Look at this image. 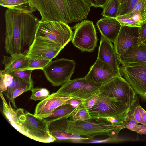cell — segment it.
<instances>
[{
  "instance_id": "25",
  "label": "cell",
  "mask_w": 146,
  "mask_h": 146,
  "mask_svg": "<svg viewBox=\"0 0 146 146\" xmlns=\"http://www.w3.org/2000/svg\"><path fill=\"white\" fill-rule=\"evenodd\" d=\"M138 96L131 110V117L138 123L146 125V111L140 105Z\"/></svg>"
},
{
  "instance_id": "32",
  "label": "cell",
  "mask_w": 146,
  "mask_h": 146,
  "mask_svg": "<svg viewBox=\"0 0 146 146\" xmlns=\"http://www.w3.org/2000/svg\"><path fill=\"white\" fill-rule=\"evenodd\" d=\"M138 0H126L120 4L117 16H121L129 13L135 6Z\"/></svg>"
},
{
  "instance_id": "19",
  "label": "cell",
  "mask_w": 146,
  "mask_h": 146,
  "mask_svg": "<svg viewBox=\"0 0 146 146\" xmlns=\"http://www.w3.org/2000/svg\"><path fill=\"white\" fill-rule=\"evenodd\" d=\"M68 118L58 119L48 123V127L50 134L56 140H62L71 139L73 134L66 133Z\"/></svg>"
},
{
  "instance_id": "8",
  "label": "cell",
  "mask_w": 146,
  "mask_h": 146,
  "mask_svg": "<svg viewBox=\"0 0 146 146\" xmlns=\"http://www.w3.org/2000/svg\"><path fill=\"white\" fill-rule=\"evenodd\" d=\"M75 66L74 60L63 58L51 60L42 70L52 86H58L70 80Z\"/></svg>"
},
{
  "instance_id": "3",
  "label": "cell",
  "mask_w": 146,
  "mask_h": 146,
  "mask_svg": "<svg viewBox=\"0 0 146 146\" xmlns=\"http://www.w3.org/2000/svg\"><path fill=\"white\" fill-rule=\"evenodd\" d=\"M1 97L3 112L11 125L19 133L37 141L50 143L56 139L50 133L48 123L41 118L19 108L15 110L10 101L7 103L3 95Z\"/></svg>"
},
{
  "instance_id": "35",
  "label": "cell",
  "mask_w": 146,
  "mask_h": 146,
  "mask_svg": "<svg viewBox=\"0 0 146 146\" xmlns=\"http://www.w3.org/2000/svg\"><path fill=\"white\" fill-rule=\"evenodd\" d=\"M144 1V0H138L137 3L133 9L129 13L126 15L132 16L138 15L141 17Z\"/></svg>"
},
{
  "instance_id": "23",
  "label": "cell",
  "mask_w": 146,
  "mask_h": 146,
  "mask_svg": "<svg viewBox=\"0 0 146 146\" xmlns=\"http://www.w3.org/2000/svg\"><path fill=\"white\" fill-rule=\"evenodd\" d=\"M0 5L8 9L33 13L28 0H0Z\"/></svg>"
},
{
  "instance_id": "39",
  "label": "cell",
  "mask_w": 146,
  "mask_h": 146,
  "mask_svg": "<svg viewBox=\"0 0 146 146\" xmlns=\"http://www.w3.org/2000/svg\"><path fill=\"white\" fill-rule=\"evenodd\" d=\"M81 100L74 98L68 100L66 102V104H70L74 108H76L81 103Z\"/></svg>"
},
{
  "instance_id": "31",
  "label": "cell",
  "mask_w": 146,
  "mask_h": 146,
  "mask_svg": "<svg viewBox=\"0 0 146 146\" xmlns=\"http://www.w3.org/2000/svg\"><path fill=\"white\" fill-rule=\"evenodd\" d=\"M31 95L30 98L35 101H42L50 95L49 91L44 88H32L31 90Z\"/></svg>"
},
{
  "instance_id": "22",
  "label": "cell",
  "mask_w": 146,
  "mask_h": 146,
  "mask_svg": "<svg viewBox=\"0 0 146 146\" xmlns=\"http://www.w3.org/2000/svg\"><path fill=\"white\" fill-rule=\"evenodd\" d=\"M86 81L85 77L70 80L62 84L56 92L62 94L71 96L79 90Z\"/></svg>"
},
{
  "instance_id": "4",
  "label": "cell",
  "mask_w": 146,
  "mask_h": 146,
  "mask_svg": "<svg viewBox=\"0 0 146 146\" xmlns=\"http://www.w3.org/2000/svg\"><path fill=\"white\" fill-rule=\"evenodd\" d=\"M132 109L120 99L100 93L96 102L89 112L90 118L93 120L123 127L130 119Z\"/></svg>"
},
{
  "instance_id": "13",
  "label": "cell",
  "mask_w": 146,
  "mask_h": 146,
  "mask_svg": "<svg viewBox=\"0 0 146 146\" xmlns=\"http://www.w3.org/2000/svg\"><path fill=\"white\" fill-rule=\"evenodd\" d=\"M72 98L73 97L70 95L57 92L53 93L37 104L34 114L39 117L48 115L59 106L66 104L67 101Z\"/></svg>"
},
{
  "instance_id": "26",
  "label": "cell",
  "mask_w": 146,
  "mask_h": 146,
  "mask_svg": "<svg viewBox=\"0 0 146 146\" xmlns=\"http://www.w3.org/2000/svg\"><path fill=\"white\" fill-rule=\"evenodd\" d=\"M116 18L121 25L140 27L142 23L140 16L138 15H125L117 16Z\"/></svg>"
},
{
  "instance_id": "34",
  "label": "cell",
  "mask_w": 146,
  "mask_h": 146,
  "mask_svg": "<svg viewBox=\"0 0 146 146\" xmlns=\"http://www.w3.org/2000/svg\"><path fill=\"white\" fill-rule=\"evenodd\" d=\"M99 93H97L88 98L81 100L80 103L86 109L89 110L95 104L98 98Z\"/></svg>"
},
{
  "instance_id": "38",
  "label": "cell",
  "mask_w": 146,
  "mask_h": 146,
  "mask_svg": "<svg viewBox=\"0 0 146 146\" xmlns=\"http://www.w3.org/2000/svg\"><path fill=\"white\" fill-rule=\"evenodd\" d=\"M136 125L134 131L140 134H146V125L141 124Z\"/></svg>"
},
{
  "instance_id": "14",
  "label": "cell",
  "mask_w": 146,
  "mask_h": 146,
  "mask_svg": "<svg viewBox=\"0 0 146 146\" xmlns=\"http://www.w3.org/2000/svg\"><path fill=\"white\" fill-rule=\"evenodd\" d=\"M115 76L110 66L97 58L85 77L86 80L101 86Z\"/></svg>"
},
{
  "instance_id": "37",
  "label": "cell",
  "mask_w": 146,
  "mask_h": 146,
  "mask_svg": "<svg viewBox=\"0 0 146 146\" xmlns=\"http://www.w3.org/2000/svg\"><path fill=\"white\" fill-rule=\"evenodd\" d=\"M95 7L103 8L108 0H86Z\"/></svg>"
},
{
  "instance_id": "24",
  "label": "cell",
  "mask_w": 146,
  "mask_h": 146,
  "mask_svg": "<svg viewBox=\"0 0 146 146\" xmlns=\"http://www.w3.org/2000/svg\"><path fill=\"white\" fill-rule=\"evenodd\" d=\"M120 5L119 0H108L103 8L102 15L105 17L116 18Z\"/></svg>"
},
{
  "instance_id": "28",
  "label": "cell",
  "mask_w": 146,
  "mask_h": 146,
  "mask_svg": "<svg viewBox=\"0 0 146 146\" xmlns=\"http://www.w3.org/2000/svg\"><path fill=\"white\" fill-rule=\"evenodd\" d=\"M28 56L30 58V60L27 69L33 70L36 69L42 70L52 60L37 56L31 55Z\"/></svg>"
},
{
  "instance_id": "30",
  "label": "cell",
  "mask_w": 146,
  "mask_h": 146,
  "mask_svg": "<svg viewBox=\"0 0 146 146\" xmlns=\"http://www.w3.org/2000/svg\"><path fill=\"white\" fill-rule=\"evenodd\" d=\"M0 78V93H3L12 83L13 76L10 74L5 73L3 70H1Z\"/></svg>"
},
{
  "instance_id": "2",
  "label": "cell",
  "mask_w": 146,
  "mask_h": 146,
  "mask_svg": "<svg viewBox=\"0 0 146 146\" xmlns=\"http://www.w3.org/2000/svg\"><path fill=\"white\" fill-rule=\"evenodd\" d=\"M41 17L40 21H61L67 24L87 18L92 6L86 0H28Z\"/></svg>"
},
{
  "instance_id": "36",
  "label": "cell",
  "mask_w": 146,
  "mask_h": 146,
  "mask_svg": "<svg viewBox=\"0 0 146 146\" xmlns=\"http://www.w3.org/2000/svg\"><path fill=\"white\" fill-rule=\"evenodd\" d=\"M146 40V20L140 27L139 36L138 41V45L143 43Z\"/></svg>"
},
{
  "instance_id": "27",
  "label": "cell",
  "mask_w": 146,
  "mask_h": 146,
  "mask_svg": "<svg viewBox=\"0 0 146 146\" xmlns=\"http://www.w3.org/2000/svg\"><path fill=\"white\" fill-rule=\"evenodd\" d=\"M13 76V79L12 83L7 88V90L4 92L5 96L11 103L13 108L15 109L17 108V106L15 103V99L13 97V91L16 88L19 86L29 82L25 81L17 76Z\"/></svg>"
},
{
  "instance_id": "42",
  "label": "cell",
  "mask_w": 146,
  "mask_h": 146,
  "mask_svg": "<svg viewBox=\"0 0 146 146\" xmlns=\"http://www.w3.org/2000/svg\"><path fill=\"white\" fill-rule=\"evenodd\" d=\"M143 42L146 45V40L144 41Z\"/></svg>"
},
{
  "instance_id": "18",
  "label": "cell",
  "mask_w": 146,
  "mask_h": 146,
  "mask_svg": "<svg viewBox=\"0 0 146 146\" xmlns=\"http://www.w3.org/2000/svg\"><path fill=\"white\" fill-rule=\"evenodd\" d=\"M119 64L124 66L135 62H146V45L143 42L129 49L118 58Z\"/></svg>"
},
{
  "instance_id": "12",
  "label": "cell",
  "mask_w": 146,
  "mask_h": 146,
  "mask_svg": "<svg viewBox=\"0 0 146 146\" xmlns=\"http://www.w3.org/2000/svg\"><path fill=\"white\" fill-rule=\"evenodd\" d=\"M62 49L55 44L46 40L35 38L26 55L41 57L52 60Z\"/></svg>"
},
{
  "instance_id": "6",
  "label": "cell",
  "mask_w": 146,
  "mask_h": 146,
  "mask_svg": "<svg viewBox=\"0 0 146 146\" xmlns=\"http://www.w3.org/2000/svg\"><path fill=\"white\" fill-rule=\"evenodd\" d=\"M73 32L68 24L61 21H39L35 38L53 43L62 49L72 40Z\"/></svg>"
},
{
  "instance_id": "7",
  "label": "cell",
  "mask_w": 146,
  "mask_h": 146,
  "mask_svg": "<svg viewBox=\"0 0 146 146\" xmlns=\"http://www.w3.org/2000/svg\"><path fill=\"white\" fill-rule=\"evenodd\" d=\"M99 92L105 96L120 99L131 108L138 96L129 84L121 74L102 85L99 88Z\"/></svg>"
},
{
  "instance_id": "1",
  "label": "cell",
  "mask_w": 146,
  "mask_h": 146,
  "mask_svg": "<svg viewBox=\"0 0 146 146\" xmlns=\"http://www.w3.org/2000/svg\"><path fill=\"white\" fill-rule=\"evenodd\" d=\"M5 47L11 56L26 54L35 38L39 21L32 12L7 9Z\"/></svg>"
},
{
  "instance_id": "16",
  "label": "cell",
  "mask_w": 146,
  "mask_h": 146,
  "mask_svg": "<svg viewBox=\"0 0 146 146\" xmlns=\"http://www.w3.org/2000/svg\"><path fill=\"white\" fill-rule=\"evenodd\" d=\"M96 24L101 35L114 43L121 26L120 22L116 18L104 17Z\"/></svg>"
},
{
  "instance_id": "15",
  "label": "cell",
  "mask_w": 146,
  "mask_h": 146,
  "mask_svg": "<svg viewBox=\"0 0 146 146\" xmlns=\"http://www.w3.org/2000/svg\"><path fill=\"white\" fill-rule=\"evenodd\" d=\"M97 58L110 66L116 76L120 74V64L114 46L111 41L102 35Z\"/></svg>"
},
{
  "instance_id": "20",
  "label": "cell",
  "mask_w": 146,
  "mask_h": 146,
  "mask_svg": "<svg viewBox=\"0 0 146 146\" xmlns=\"http://www.w3.org/2000/svg\"><path fill=\"white\" fill-rule=\"evenodd\" d=\"M76 107L70 104H63L58 107L50 113L40 117L48 123L62 118H68L73 114Z\"/></svg>"
},
{
  "instance_id": "29",
  "label": "cell",
  "mask_w": 146,
  "mask_h": 146,
  "mask_svg": "<svg viewBox=\"0 0 146 146\" xmlns=\"http://www.w3.org/2000/svg\"><path fill=\"white\" fill-rule=\"evenodd\" d=\"M90 116L89 110L84 107L80 103L76 107L73 114L69 120L72 121L89 119Z\"/></svg>"
},
{
  "instance_id": "21",
  "label": "cell",
  "mask_w": 146,
  "mask_h": 146,
  "mask_svg": "<svg viewBox=\"0 0 146 146\" xmlns=\"http://www.w3.org/2000/svg\"><path fill=\"white\" fill-rule=\"evenodd\" d=\"M100 86L86 80V82L82 86L71 96L74 99L81 100H84L99 92V88Z\"/></svg>"
},
{
  "instance_id": "5",
  "label": "cell",
  "mask_w": 146,
  "mask_h": 146,
  "mask_svg": "<svg viewBox=\"0 0 146 146\" xmlns=\"http://www.w3.org/2000/svg\"><path fill=\"white\" fill-rule=\"evenodd\" d=\"M124 129L121 126L98 121L90 118L85 120L72 121L67 120L66 133L89 139L99 135L109 136L112 141H116L119 131Z\"/></svg>"
},
{
  "instance_id": "9",
  "label": "cell",
  "mask_w": 146,
  "mask_h": 146,
  "mask_svg": "<svg viewBox=\"0 0 146 146\" xmlns=\"http://www.w3.org/2000/svg\"><path fill=\"white\" fill-rule=\"evenodd\" d=\"M120 72L137 94L146 101V62L121 65Z\"/></svg>"
},
{
  "instance_id": "40",
  "label": "cell",
  "mask_w": 146,
  "mask_h": 146,
  "mask_svg": "<svg viewBox=\"0 0 146 146\" xmlns=\"http://www.w3.org/2000/svg\"><path fill=\"white\" fill-rule=\"evenodd\" d=\"M142 23L146 20V0H144L140 17Z\"/></svg>"
},
{
  "instance_id": "10",
  "label": "cell",
  "mask_w": 146,
  "mask_h": 146,
  "mask_svg": "<svg viewBox=\"0 0 146 146\" xmlns=\"http://www.w3.org/2000/svg\"><path fill=\"white\" fill-rule=\"evenodd\" d=\"M72 42L82 52H93L97 46V38L92 21L84 20L74 27Z\"/></svg>"
},
{
  "instance_id": "33",
  "label": "cell",
  "mask_w": 146,
  "mask_h": 146,
  "mask_svg": "<svg viewBox=\"0 0 146 146\" xmlns=\"http://www.w3.org/2000/svg\"><path fill=\"white\" fill-rule=\"evenodd\" d=\"M33 70H32L28 69L18 70L13 71L9 73L27 82L33 83L31 76Z\"/></svg>"
},
{
  "instance_id": "17",
  "label": "cell",
  "mask_w": 146,
  "mask_h": 146,
  "mask_svg": "<svg viewBox=\"0 0 146 146\" xmlns=\"http://www.w3.org/2000/svg\"><path fill=\"white\" fill-rule=\"evenodd\" d=\"M30 60L29 56L23 53L13 54L10 56H3L2 63L5 66L3 70L6 73L27 69Z\"/></svg>"
},
{
  "instance_id": "41",
  "label": "cell",
  "mask_w": 146,
  "mask_h": 146,
  "mask_svg": "<svg viewBox=\"0 0 146 146\" xmlns=\"http://www.w3.org/2000/svg\"><path fill=\"white\" fill-rule=\"evenodd\" d=\"M119 2L120 4L123 3H124L126 0H119Z\"/></svg>"
},
{
  "instance_id": "11",
  "label": "cell",
  "mask_w": 146,
  "mask_h": 146,
  "mask_svg": "<svg viewBox=\"0 0 146 146\" xmlns=\"http://www.w3.org/2000/svg\"><path fill=\"white\" fill-rule=\"evenodd\" d=\"M140 27L121 25L114 42V47L118 58L129 49L138 45Z\"/></svg>"
}]
</instances>
